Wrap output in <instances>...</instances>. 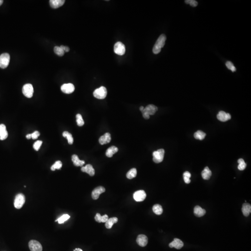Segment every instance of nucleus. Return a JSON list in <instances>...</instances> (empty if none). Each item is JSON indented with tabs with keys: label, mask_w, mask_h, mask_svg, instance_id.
<instances>
[{
	"label": "nucleus",
	"mask_w": 251,
	"mask_h": 251,
	"mask_svg": "<svg viewBox=\"0 0 251 251\" xmlns=\"http://www.w3.org/2000/svg\"><path fill=\"white\" fill-rule=\"evenodd\" d=\"M118 219L116 217H113V218L108 219L106 222H105V227L107 229H111L113 225L114 224L118 222Z\"/></svg>",
	"instance_id": "nucleus-24"
},
{
	"label": "nucleus",
	"mask_w": 251,
	"mask_h": 251,
	"mask_svg": "<svg viewBox=\"0 0 251 251\" xmlns=\"http://www.w3.org/2000/svg\"><path fill=\"white\" fill-rule=\"evenodd\" d=\"M8 137V133L6 127L4 124L0 125V140H4Z\"/></svg>",
	"instance_id": "nucleus-18"
},
{
	"label": "nucleus",
	"mask_w": 251,
	"mask_h": 251,
	"mask_svg": "<svg viewBox=\"0 0 251 251\" xmlns=\"http://www.w3.org/2000/svg\"><path fill=\"white\" fill-rule=\"evenodd\" d=\"M201 175H202L203 179H204L205 180H208L210 179L211 175H212V172L211 170L209 169V168L208 167H206L205 168L203 171H202L201 173Z\"/></svg>",
	"instance_id": "nucleus-23"
},
{
	"label": "nucleus",
	"mask_w": 251,
	"mask_h": 251,
	"mask_svg": "<svg viewBox=\"0 0 251 251\" xmlns=\"http://www.w3.org/2000/svg\"><path fill=\"white\" fill-rule=\"evenodd\" d=\"M239 165L238 166V168L240 171H243L247 167V164L245 162L244 160L243 159H240L238 160Z\"/></svg>",
	"instance_id": "nucleus-31"
},
{
	"label": "nucleus",
	"mask_w": 251,
	"mask_h": 251,
	"mask_svg": "<svg viewBox=\"0 0 251 251\" xmlns=\"http://www.w3.org/2000/svg\"><path fill=\"white\" fill-rule=\"evenodd\" d=\"M136 242L140 247H145L147 246L148 243V237L145 235H139L137 238Z\"/></svg>",
	"instance_id": "nucleus-13"
},
{
	"label": "nucleus",
	"mask_w": 251,
	"mask_h": 251,
	"mask_svg": "<svg viewBox=\"0 0 251 251\" xmlns=\"http://www.w3.org/2000/svg\"><path fill=\"white\" fill-rule=\"evenodd\" d=\"M31 138L33 140H36L38 138V137L40 135V133L38 131H35L33 133H31Z\"/></svg>",
	"instance_id": "nucleus-39"
},
{
	"label": "nucleus",
	"mask_w": 251,
	"mask_h": 251,
	"mask_svg": "<svg viewBox=\"0 0 251 251\" xmlns=\"http://www.w3.org/2000/svg\"><path fill=\"white\" fill-rule=\"evenodd\" d=\"M73 251H83L80 248H76L75 250H73Z\"/></svg>",
	"instance_id": "nucleus-45"
},
{
	"label": "nucleus",
	"mask_w": 251,
	"mask_h": 251,
	"mask_svg": "<svg viewBox=\"0 0 251 251\" xmlns=\"http://www.w3.org/2000/svg\"><path fill=\"white\" fill-rule=\"evenodd\" d=\"M23 94L28 98L32 97L34 93V88L31 84H26L22 88Z\"/></svg>",
	"instance_id": "nucleus-6"
},
{
	"label": "nucleus",
	"mask_w": 251,
	"mask_h": 251,
	"mask_svg": "<svg viewBox=\"0 0 251 251\" xmlns=\"http://www.w3.org/2000/svg\"><path fill=\"white\" fill-rule=\"evenodd\" d=\"M76 118L77 124L78 126L80 127H81L82 126H83L84 124V121L83 119L82 118V116L80 114H77L76 116Z\"/></svg>",
	"instance_id": "nucleus-34"
},
{
	"label": "nucleus",
	"mask_w": 251,
	"mask_h": 251,
	"mask_svg": "<svg viewBox=\"0 0 251 251\" xmlns=\"http://www.w3.org/2000/svg\"><path fill=\"white\" fill-rule=\"evenodd\" d=\"M29 246L31 251H42V247L41 244L37 240H30L29 243Z\"/></svg>",
	"instance_id": "nucleus-8"
},
{
	"label": "nucleus",
	"mask_w": 251,
	"mask_h": 251,
	"mask_svg": "<svg viewBox=\"0 0 251 251\" xmlns=\"http://www.w3.org/2000/svg\"><path fill=\"white\" fill-rule=\"evenodd\" d=\"M167 37L164 34H162L159 36L153 48V52L155 54L160 53L161 48L164 46Z\"/></svg>",
	"instance_id": "nucleus-1"
},
{
	"label": "nucleus",
	"mask_w": 251,
	"mask_h": 251,
	"mask_svg": "<svg viewBox=\"0 0 251 251\" xmlns=\"http://www.w3.org/2000/svg\"><path fill=\"white\" fill-rule=\"evenodd\" d=\"M153 211L155 214L160 215L163 212V208L160 205L155 204L153 207Z\"/></svg>",
	"instance_id": "nucleus-27"
},
{
	"label": "nucleus",
	"mask_w": 251,
	"mask_h": 251,
	"mask_svg": "<svg viewBox=\"0 0 251 251\" xmlns=\"http://www.w3.org/2000/svg\"><path fill=\"white\" fill-rule=\"evenodd\" d=\"M26 138L27 139H30L31 138V133H29V134H28V135H26Z\"/></svg>",
	"instance_id": "nucleus-44"
},
{
	"label": "nucleus",
	"mask_w": 251,
	"mask_h": 251,
	"mask_svg": "<svg viewBox=\"0 0 251 251\" xmlns=\"http://www.w3.org/2000/svg\"><path fill=\"white\" fill-rule=\"evenodd\" d=\"M62 135L65 138H67L68 143L69 144L71 145L73 143V138L72 135H71L70 133L68 131H64L62 133Z\"/></svg>",
	"instance_id": "nucleus-28"
},
{
	"label": "nucleus",
	"mask_w": 251,
	"mask_h": 251,
	"mask_svg": "<svg viewBox=\"0 0 251 251\" xmlns=\"http://www.w3.org/2000/svg\"><path fill=\"white\" fill-rule=\"evenodd\" d=\"M64 0H50L49 4L50 6L53 9H57L62 6L64 4Z\"/></svg>",
	"instance_id": "nucleus-19"
},
{
	"label": "nucleus",
	"mask_w": 251,
	"mask_h": 251,
	"mask_svg": "<svg viewBox=\"0 0 251 251\" xmlns=\"http://www.w3.org/2000/svg\"><path fill=\"white\" fill-rule=\"evenodd\" d=\"M118 151V148L115 146H112L107 149L106 152V155L108 157L111 158L115 153Z\"/></svg>",
	"instance_id": "nucleus-25"
},
{
	"label": "nucleus",
	"mask_w": 251,
	"mask_h": 251,
	"mask_svg": "<svg viewBox=\"0 0 251 251\" xmlns=\"http://www.w3.org/2000/svg\"><path fill=\"white\" fill-rule=\"evenodd\" d=\"M107 90L105 87L102 86L97 88L93 93V96L98 99H104L107 96Z\"/></svg>",
	"instance_id": "nucleus-2"
},
{
	"label": "nucleus",
	"mask_w": 251,
	"mask_h": 251,
	"mask_svg": "<svg viewBox=\"0 0 251 251\" xmlns=\"http://www.w3.org/2000/svg\"><path fill=\"white\" fill-rule=\"evenodd\" d=\"M142 116L145 119H149L150 118V116L147 113H142Z\"/></svg>",
	"instance_id": "nucleus-43"
},
{
	"label": "nucleus",
	"mask_w": 251,
	"mask_h": 251,
	"mask_svg": "<svg viewBox=\"0 0 251 251\" xmlns=\"http://www.w3.org/2000/svg\"><path fill=\"white\" fill-rule=\"evenodd\" d=\"M158 110V108L153 105H148L146 108H144L141 111L142 113H147L149 116L155 115L156 111Z\"/></svg>",
	"instance_id": "nucleus-12"
},
{
	"label": "nucleus",
	"mask_w": 251,
	"mask_h": 251,
	"mask_svg": "<svg viewBox=\"0 0 251 251\" xmlns=\"http://www.w3.org/2000/svg\"><path fill=\"white\" fill-rule=\"evenodd\" d=\"M206 135V133L200 130L197 131L194 134L195 138L197 140H203L205 138Z\"/></svg>",
	"instance_id": "nucleus-29"
},
{
	"label": "nucleus",
	"mask_w": 251,
	"mask_h": 251,
	"mask_svg": "<svg viewBox=\"0 0 251 251\" xmlns=\"http://www.w3.org/2000/svg\"><path fill=\"white\" fill-rule=\"evenodd\" d=\"M10 56L8 53H4L0 56V68H6L9 64Z\"/></svg>",
	"instance_id": "nucleus-5"
},
{
	"label": "nucleus",
	"mask_w": 251,
	"mask_h": 251,
	"mask_svg": "<svg viewBox=\"0 0 251 251\" xmlns=\"http://www.w3.org/2000/svg\"><path fill=\"white\" fill-rule=\"evenodd\" d=\"M81 170L83 172L88 173L91 176H93L95 174V170L93 166L90 164H88L85 167H82Z\"/></svg>",
	"instance_id": "nucleus-17"
},
{
	"label": "nucleus",
	"mask_w": 251,
	"mask_h": 251,
	"mask_svg": "<svg viewBox=\"0 0 251 251\" xmlns=\"http://www.w3.org/2000/svg\"><path fill=\"white\" fill-rule=\"evenodd\" d=\"M70 216L69 215L66 214V215H64L61 216L59 219L56 220V221H58L59 224H63L64 223V222L68 220L70 218Z\"/></svg>",
	"instance_id": "nucleus-32"
},
{
	"label": "nucleus",
	"mask_w": 251,
	"mask_h": 251,
	"mask_svg": "<svg viewBox=\"0 0 251 251\" xmlns=\"http://www.w3.org/2000/svg\"><path fill=\"white\" fill-rule=\"evenodd\" d=\"M75 86L73 84H64L61 86V90L62 92L67 94H70L75 91Z\"/></svg>",
	"instance_id": "nucleus-11"
},
{
	"label": "nucleus",
	"mask_w": 251,
	"mask_h": 251,
	"mask_svg": "<svg viewBox=\"0 0 251 251\" xmlns=\"http://www.w3.org/2000/svg\"><path fill=\"white\" fill-rule=\"evenodd\" d=\"M42 144V141L41 140H37V141H36L33 145L34 149L36 151H38L40 148Z\"/></svg>",
	"instance_id": "nucleus-37"
},
{
	"label": "nucleus",
	"mask_w": 251,
	"mask_h": 251,
	"mask_svg": "<svg viewBox=\"0 0 251 251\" xmlns=\"http://www.w3.org/2000/svg\"><path fill=\"white\" fill-rule=\"evenodd\" d=\"M25 202V197L22 193L16 195L14 201V206L16 209H21Z\"/></svg>",
	"instance_id": "nucleus-4"
},
{
	"label": "nucleus",
	"mask_w": 251,
	"mask_h": 251,
	"mask_svg": "<svg viewBox=\"0 0 251 251\" xmlns=\"http://www.w3.org/2000/svg\"><path fill=\"white\" fill-rule=\"evenodd\" d=\"M183 178L186 184L190 183V182H191V180H190V178H188V177H183Z\"/></svg>",
	"instance_id": "nucleus-42"
},
{
	"label": "nucleus",
	"mask_w": 251,
	"mask_h": 251,
	"mask_svg": "<svg viewBox=\"0 0 251 251\" xmlns=\"http://www.w3.org/2000/svg\"><path fill=\"white\" fill-rule=\"evenodd\" d=\"M170 248L175 247L177 249H180L184 246L183 242L180 239L175 238L169 244Z\"/></svg>",
	"instance_id": "nucleus-15"
},
{
	"label": "nucleus",
	"mask_w": 251,
	"mask_h": 251,
	"mask_svg": "<svg viewBox=\"0 0 251 251\" xmlns=\"http://www.w3.org/2000/svg\"><path fill=\"white\" fill-rule=\"evenodd\" d=\"M72 160L73 164L76 167H82L84 164L85 161L80 160L78 156L76 155H73L72 156Z\"/></svg>",
	"instance_id": "nucleus-21"
},
{
	"label": "nucleus",
	"mask_w": 251,
	"mask_h": 251,
	"mask_svg": "<svg viewBox=\"0 0 251 251\" xmlns=\"http://www.w3.org/2000/svg\"><path fill=\"white\" fill-rule=\"evenodd\" d=\"M165 150L163 149H160L153 152V161L156 163H159L162 162L164 157Z\"/></svg>",
	"instance_id": "nucleus-3"
},
{
	"label": "nucleus",
	"mask_w": 251,
	"mask_h": 251,
	"mask_svg": "<svg viewBox=\"0 0 251 251\" xmlns=\"http://www.w3.org/2000/svg\"><path fill=\"white\" fill-rule=\"evenodd\" d=\"M146 196L147 195L146 193L144 190H139L136 191L134 193L133 195V199L137 202L143 201L146 199Z\"/></svg>",
	"instance_id": "nucleus-9"
},
{
	"label": "nucleus",
	"mask_w": 251,
	"mask_h": 251,
	"mask_svg": "<svg viewBox=\"0 0 251 251\" xmlns=\"http://www.w3.org/2000/svg\"><path fill=\"white\" fill-rule=\"evenodd\" d=\"M111 140V135L109 133H105L103 135L101 136L100 138H99V143L101 145L108 143Z\"/></svg>",
	"instance_id": "nucleus-16"
},
{
	"label": "nucleus",
	"mask_w": 251,
	"mask_h": 251,
	"mask_svg": "<svg viewBox=\"0 0 251 251\" xmlns=\"http://www.w3.org/2000/svg\"><path fill=\"white\" fill-rule=\"evenodd\" d=\"M95 220L98 223H105L108 219V217L107 215L103 216H101L100 213H97L95 217Z\"/></svg>",
	"instance_id": "nucleus-26"
},
{
	"label": "nucleus",
	"mask_w": 251,
	"mask_h": 251,
	"mask_svg": "<svg viewBox=\"0 0 251 251\" xmlns=\"http://www.w3.org/2000/svg\"><path fill=\"white\" fill-rule=\"evenodd\" d=\"M62 166V162L60 160H58L56 161L54 164L51 167V170L52 171H55L56 169H60Z\"/></svg>",
	"instance_id": "nucleus-33"
},
{
	"label": "nucleus",
	"mask_w": 251,
	"mask_h": 251,
	"mask_svg": "<svg viewBox=\"0 0 251 251\" xmlns=\"http://www.w3.org/2000/svg\"><path fill=\"white\" fill-rule=\"evenodd\" d=\"M53 50H54V52H55V53L57 55L60 56H62L64 55V51L63 50V49L60 47L56 46L54 48Z\"/></svg>",
	"instance_id": "nucleus-35"
},
{
	"label": "nucleus",
	"mask_w": 251,
	"mask_h": 251,
	"mask_svg": "<svg viewBox=\"0 0 251 251\" xmlns=\"http://www.w3.org/2000/svg\"><path fill=\"white\" fill-rule=\"evenodd\" d=\"M194 214L196 216L198 217H201L203 216L206 214V211L205 209H203L201 207L197 206L194 208Z\"/></svg>",
	"instance_id": "nucleus-20"
},
{
	"label": "nucleus",
	"mask_w": 251,
	"mask_h": 251,
	"mask_svg": "<svg viewBox=\"0 0 251 251\" xmlns=\"http://www.w3.org/2000/svg\"><path fill=\"white\" fill-rule=\"evenodd\" d=\"M60 47L64 51V52H69V50H70L69 48L67 46L62 45L60 46Z\"/></svg>",
	"instance_id": "nucleus-40"
},
{
	"label": "nucleus",
	"mask_w": 251,
	"mask_h": 251,
	"mask_svg": "<svg viewBox=\"0 0 251 251\" xmlns=\"http://www.w3.org/2000/svg\"><path fill=\"white\" fill-rule=\"evenodd\" d=\"M137 170L135 168H133L132 169H130L128 173H127V177L128 179H132L133 178H135L137 175Z\"/></svg>",
	"instance_id": "nucleus-30"
},
{
	"label": "nucleus",
	"mask_w": 251,
	"mask_h": 251,
	"mask_svg": "<svg viewBox=\"0 0 251 251\" xmlns=\"http://www.w3.org/2000/svg\"><path fill=\"white\" fill-rule=\"evenodd\" d=\"M217 117L220 121L225 122L231 119V116L229 113H226L224 111H221L219 112Z\"/></svg>",
	"instance_id": "nucleus-14"
},
{
	"label": "nucleus",
	"mask_w": 251,
	"mask_h": 251,
	"mask_svg": "<svg viewBox=\"0 0 251 251\" xmlns=\"http://www.w3.org/2000/svg\"><path fill=\"white\" fill-rule=\"evenodd\" d=\"M226 67L229 69V70H231V71L234 72L235 71H236V69L235 67V66L233 65V63H232V62H231V61H228L226 62Z\"/></svg>",
	"instance_id": "nucleus-36"
},
{
	"label": "nucleus",
	"mask_w": 251,
	"mask_h": 251,
	"mask_svg": "<svg viewBox=\"0 0 251 251\" xmlns=\"http://www.w3.org/2000/svg\"><path fill=\"white\" fill-rule=\"evenodd\" d=\"M144 108V107H143V106H141V107H140V111H141H141H142V110H143Z\"/></svg>",
	"instance_id": "nucleus-46"
},
{
	"label": "nucleus",
	"mask_w": 251,
	"mask_h": 251,
	"mask_svg": "<svg viewBox=\"0 0 251 251\" xmlns=\"http://www.w3.org/2000/svg\"><path fill=\"white\" fill-rule=\"evenodd\" d=\"M3 2H4L3 0H0V6L2 5V4H3Z\"/></svg>",
	"instance_id": "nucleus-47"
},
{
	"label": "nucleus",
	"mask_w": 251,
	"mask_h": 251,
	"mask_svg": "<svg viewBox=\"0 0 251 251\" xmlns=\"http://www.w3.org/2000/svg\"><path fill=\"white\" fill-rule=\"evenodd\" d=\"M106 189L102 186H99L95 188L92 192V197L93 200H96L99 198V196L101 193L105 192Z\"/></svg>",
	"instance_id": "nucleus-10"
},
{
	"label": "nucleus",
	"mask_w": 251,
	"mask_h": 251,
	"mask_svg": "<svg viewBox=\"0 0 251 251\" xmlns=\"http://www.w3.org/2000/svg\"><path fill=\"white\" fill-rule=\"evenodd\" d=\"M191 176V173H190L189 172H188V171H186V172H185L184 173L183 177H188V178H190Z\"/></svg>",
	"instance_id": "nucleus-41"
},
{
	"label": "nucleus",
	"mask_w": 251,
	"mask_h": 251,
	"mask_svg": "<svg viewBox=\"0 0 251 251\" xmlns=\"http://www.w3.org/2000/svg\"><path fill=\"white\" fill-rule=\"evenodd\" d=\"M242 212L245 216H249L251 212V205L247 203H244L242 206Z\"/></svg>",
	"instance_id": "nucleus-22"
},
{
	"label": "nucleus",
	"mask_w": 251,
	"mask_h": 251,
	"mask_svg": "<svg viewBox=\"0 0 251 251\" xmlns=\"http://www.w3.org/2000/svg\"><path fill=\"white\" fill-rule=\"evenodd\" d=\"M186 4L190 5L192 7H195L198 5V2L195 0H187L185 1Z\"/></svg>",
	"instance_id": "nucleus-38"
},
{
	"label": "nucleus",
	"mask_w": 251,
	"mask_h": 251,
	"mask_svg": "<svg viewBox=\"0 0 251 251\" xmlns=\"http://www.w3.org/2000/svg\"><path fill=\"white\" fill-rule=\"evenodd\" d=\"M114 52L117 55L123 56L125 53V46L120 41L116 42L114 45Z\"/></svg>",
	"instance_id": "nucleus-7"
}]
</instances>
